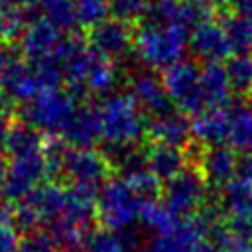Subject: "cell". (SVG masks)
Here are the masks:
<instances>
[{
	"label": "cell",
	"instance_id": "cell-1",
	"mask_svg": "<svg viewBox=\"0 0 252 252\" xmlns=\"http://www.w3.org/2000/svg\"><path fill=\"white\" fill-rule=\"evenodd\" d=\"M189 49V32L177 26H156L140 24L134 32V57L154 69H169L175 63L183 61L185 51Z\"/></svg>",
	"mask_w": 252,
	"mask_h": 252
},
{
	"label": "cell",
	"instance_id": "cell-2",
	"mask_svg": "<svg viewBox=\"0 0 252 252\" xmlns=\"http://www.w3.org/2000/svg\"><path fill=\"white\" fill-rule=\"evenodd\" d=\"M65 83L69 93L75 94H98L108 96L118 83L116 63L96 53L91 45L81 47L65 65H63Z\"/></svg>",
	"mask_w": 252,
	"mask_h": 252
},
{
	"label": "cell",
	"instance_id": "cell-3",
	"mask_svg": "<svg viewBox=\"0 0 252 252\" xmlns=\"http://www.w3.org/2000/svg\"><path fill=\"white\" fill-rule=\"evenodd\" d=\"M102 140L106 146H134L146 134L144 112L130 93H110L98 104Z\"/></svg>",
	"mask_w": 252,
	"mask_h": 252
},
{
	"label": "cell",
	"instance_id": "cell-4",
	"mask_svg": "<svg viewBox=\"0 0 252 252\" xmlns=\"http://www.w3.org/2000/svg\"><path fill=\"white\" fill-rule=\"evenodd\" d=\"M142 199L132 189V185L120 175L110 177L98 191L96 199V220L106 230L126 232L138 222V213L142 207Z\"/></svg>",
	"mask_w": 252,
	"mask_h": 252
},
{
	"label": "cell",
	"instance_id": "cell-5",
	"mask_svg": "<svg viewBox=\"0 0 252 252\" xmlns=\"http://www.w3.org/2000/svg\"><path fill=\"white\" fill-rule=\"evenodd\" d=\"M77 100L71 93L55 89L43 91L20 108L22 120L39 130L41 134L59 136L67 126L69 118L77 110Z\"/></svg>",
	"mask_w": 252,
	"mask_h": 252
},
{
	"label": "cell",
	"instance_id": "cell-6",
	"mask_svg": "<svg viewBox=\"0 0 252 252\" xmlns=\"http://www.w3.org/2000/svg\"><path fill=\"white\" fill-rule=\"evenodd\" d=\"M112 167L102 152L93 150H75L65 148L57 163L55 175H61L69 187H85L100 191V187L110 179Z\"/></svg>",
	"mask_w": 252,
	"mask_h": 252
},
{
	"label": "cell",
	"instance_id": "cell-7",
	"mask_svg": "<svg viewBox=\"0 0 252 252\" xmlns=\"http://www.w3.org/2000/svg\"><path fill=\"white\" fill-rule=\"evenodd\" d=\"M207 191H209V185L201 175L199 167L187 165L173 179L163 183L159 199L171 211L173 217L187 219L197 215L201 207L207 203Z\"/></svg>",
	"mask_w": 252,
	"mask_h": 252
},
{
	"label": "cell",
	"instance_id": "cell-8",
	"mask_svg": "<svg viewBox=\"0 0 252 252\" xmlns=\"http://www.w3.org/2000/svg\"><path fill=\"white\" fill-rule=\"evenodd\" d=\"M163 87L171 104L183 114H201L207 104L201 89V69L193 61H179L163 71Z\"/></svg>",
	"mask_w": 252,
	"mask_h": 252
},
{
	"label": "cell",
	"instance_id": "cell-9",
	"mask_svg": "<svg viewBox=\"0 0 252 252\" xmlns=\"http://www.w3.org/2000/svg\"><path fill=\"white\" fill-rule=\"evenodd\" d=\"M47 175H49V165L43 150L24 154V156H14L10 159L8 175L0 193L8 203L16 205L28 199L37 187H41V181Z\"/></svg>",
	"mask_w": 252,
	"mask_h": 252
},
{
	"label": "cell",
	"instance_id": "cell-10",
	"mask_svg": "<svg viewBox=\"0 0 252 252\" xmlns=\"http://www.w3.org/2000/svg\"><path fill=\"white\" fill-rule=\"evenodd\" d=\"M39 93L41 87L33 65L22 61L14 51L4 49V63L0 73V106L2 102L24 106Z\"/></svg>",
	"mask_w": 252,
	"mask_h": 252
},
{
	"label": "cell",
	"instance_id": "cell-11",
	"mask_svg": "<svg viewBox=\"0 0 252 252\" xmlns=\"http://www.w3.org/2000/svg\"><path fill=\"white\" fill-rule=\"evenodd\" d=\"M89 43L96 53L118 65L128 59V55H134V30L122 20L108 18L91 28Z\"/></svg>",
	"mask_w": 252,
	"mask_h": 252
},
{
	"label": "cell",
	"instance_id": "cell-12",
	"mask_svg": "<svg viewBox=\"0 0 252 252\" xmlns=\"http://www.w3.org/2000/svg\"><path fill=\"white\" fill-rule=\"evenodd\" d=\"M63 37H65V33L59 32L55 26H51L47 20L35 18L22 32V35L18 39V47L28 63L55 61Z\"/></svg>",
	"mask_w": 252,
	"mask_h": 252
},
{
	"label": "cell",
	"instance_id": "cell-13",
	"mask_svg": "<svg viewBox=\"0 0 252 252\" xmlns=\"http://www.w3.org/2000/svg\"><path fill=\"white\" fill-rule=\"evenodd\" d=\"M128 93L136 100L140 110L150 114L152 118L173 110V104L165 93L163 81L150 69L130 75V91Z\"/></svg>",
	"mask_w": 252,
	"mask_h": 252
},
{
	"label": "cell",
	"instance_id": "cell-14",
	"mask_svg": "<svg viewBox=\"0 0 252 252\" xmlns=\"http://www.w3.org/2000/svg\"><path fill=\"white\" fill-rule=\"evenodd\" d=\"M61 142L75 150H93L98 140H102V124L98 106L79 104L73 116L69 118L67 126L59 134Z\"/></svg>",
	"mask_w": 252,
	"mask_h": 252
},
{
	"label": "cell",
	"instance_id": "cell-15",
	"mask_svg": "<svg viewBox=\"0 0 252 252\" xmlns=\"http://www.w3.org/2000/svg\"><path fill=\"white\" fill-rule=\"evenodd\" d=\"M146 136L154 144L171 146L177 150H189V144L193 142V126L187 114L179 110H171L167 114L150 118L146 126Z\"/></svg>",
	"mask_w": 252,
	"mask_h": 252
},
{
	"label": "cell",
	"instance_id": "cell-16",
	"mask_svg": "<svg viewBox=\"0 0 252 252\" xmlns=\"http://www.w3.org/2000/svg\"><path fill=\"white\" fill-rule=\"evenodd\" d=\"M189 51L191 55L205 63H222L230 55V47L222 30V24L213 20L197 26L189 33Z\"/></svg>",
	"mask_w": 252,
	"mask_h": 252
},
{
	"label": "cell",
	"instance_id": "cell-17",
	"mask_svg": "<svg viewBox=\"0 0 252 252\" xmlns=\"http://www.w3.org/2000/svg\"><path fill=\"white\" fill-rule=\"evenodd\" d=\"M236 154L232 148H201L199 150V171L207 185L213 189H222L236 179Z\"/></svg>",
	"mask_w": 252,
	"mask_h": 252
},
{
	"label": "cell",
	"instance_id": "cell-18",
	"mask_svg": "<svg viewBox=\"0 0 252 252\" xmlns=\"http://www.w3.org/2000/svg\"><path fill=\"white\" fill-rule=\"evenodd\" d=\"M193 142L201 148H217L228 142L230 112L228 108H205L191 120Z\"/></svg>",
	"mask_w": 252,
	"mask_h": 252
},
{
	"label": "cell",
	"instance_id": "cell-19",
	"mask_svg": "<svg viewBox=\"0 0 252 252\" xmlns=\"http://www.w3.org/2000/svg\"><path fill=\"white\" fill-rule=\"evenodd\" d=\"M201 89L207 108H228L232 104V87L224 63H205L201 67Z\"/></svg>",
	"mask_w": 252,
	"mask_h": 252
},
{
	"label": "cell",
	"instance_id": "cell-20",
	"mask_svg": "<svg viewBox=\"0 0 252 252\" xmlns=\"http://www.w3.org/2000/svg\"><path fill=\"white\" fill-rule=\"evenodd\" d=\"M217 205L228 220H252V183L230 181L220 189Z\"/></svg>",
	"mask_w": 252,
	"mask_h": 252
},
{
	"label": "cell",
	"instance_id": "cell-21",
	"mask_svg": "<svg viewBox=\"0 0 252 252\" xmlns=\"http://www.w3.org/2000/svg\"><path fill=\"white\" fill-rule=\"evenodd\" d=\"M146 163H148V171L159 183H167L179 171H183L187 167L183 150H177L171 146H161V144H152L146 150Z\"/></svg>",
	"mask_w": 252,
	"mask_h": 252
},
{
	"label": "cell",
	"instance_id": "cell-22",
	"mask_svg": "<svg viewBox=\"0 0 252 252\" xmlns=\"http://www.w3.org/2000/svg\"><path fill=\"white\" fill-rule=\"evenodd\" d=\"M67 197H69V187H65L57 181H49V183H43L41 187H37L30 195V201L37 209L41 220L53 224L63 215V211L67 207Z\"/></svg>",
	"mask_w": 252,
	"mask_h": 252
},
{
	"label": "cell",
	"instance_id": "cell-23",
	"mask_svg": "<svg viewBox=\"0 0 252 252\" xmlns=\"http://www.w3.org/2000/svg\"><path fill=\"white\" fill-rule=\"evenodd\" d=\"M45 146L43 136L39 130H35L33 126H30L24 120L12 122L8 136H6V152L14 158V156H24V154H32V152H41Z\"/></svg>",
	"mask_w": 252,
	"mask_h": 252
},
{
	"label": "cell",
	"instance_id": "cell-24",
	"mask_svg": "<svg viewBox=\"0 0 252 252\" xmlns=\"http://www.w3.org/2000/svg\"><path fill=\"white\" fill-rule=\"evenodd\" d=\"M177 217L171 215V211L163 205L161 199H150L144 201L138 213V222L142 224L144 230L154 232L156 236L167 234L175 224H177Z\"/></svg>",
	"mask_w": 252,
	"mask_h": 252
},
{
	"label": "cell",
	"instance_id": "cell-25",
	"mask_svg": "<svg viewBox=\"0 0 252 252\" xmlns=\"http://www.w3.org/2000/svg\"><path fill=\"white\" fill-rule=\"evenodd\" d=\"M222 30L234 55H250L252 53V18L230 14L222 20Z\"/></svg>",
	"mask_w": 252,
	"mask_h": 252
},
{
	"label": "cell",
	"instance_id": "cell-26",
	"mask_svg": "<svg viewBox=\"0 0 252 252\" xmlns=\"http://www.w3.org/2000/svg\"><path fill=\"white\" fill-rule=\"evenodd\" d=\"M37 8L41 18L63 33H73V30L79 26L73 0H39Z\"/></svg>",
	"mask_w": 252,
	"mask_h": 252
},
{
	"label": "cell",
	"instance_id": "cell-27",
	"mask_svg": "<svg viewBox=\"0 0 252 252\" xmlns=\"http://www.w3.org/2000/svg\"><path fill=\"white\" fill-rule=\"evenodd\" d=\"M230 112V128H228V144L238 154H252V114L246 108L228 110Z\"/></svg>",
	"mask_w": 252,
	"mask_h": 252
},
{
	"label": "cell",
	"instance_id": "cell-28",
	"mask_svg": "<svg viewBox=\"0 0 252 252\" xmlns=\"http://www.w3.org/2000/svg\"><path fill=\"white\" fill-rule=\"evenodd\" d=\"M26 8L16 6L8 0H0V39L18 41L26 26L30 24Z\"/></svg>",
	"mask_w": 252,
	"mask_h": 252
},
{
	"label": "cell",
	"instance_id": "cell-29",
	"mask_svg": "<svg viewBox=\"0 0 252 252\" xmlns=\"http://www.w3.org/2000/svg\"><path fill=\"white\" fill-rule=\"evenodd\" d=\"M224 67L232 91L236 93L252 91V55H232L224 63Z\"/></svg>",
	"mask_w": 252,
	"mask_h": 252
},
{
	"label": "cell",
	"instance_id": "cell-30",
	"mask_svg": "<svg viewBox=\"0 0 252 252\" xmlns=\"http://www.w3.org/2000/svg\"><path fill=\"white\" fill-rule=\"evenodd\" d=\"M79 26L94 28L100 22L108 20L110 14V0H73Z\"/></svg>",
	"mask_w": 252,
	"mask_h": 252
},
{
	"label": "cell",
	"instance_id": "cell-31",
	"mask_svg": "<svg viewBox=\"0 0 252 252\" xmlns=\"http://www.w3.org/2000/svg\"><path fill=\"white\" fill-rule=\"evenodd\" d=\"M83 252H128V250H126L120 234L100 228V230H93Z\"/></svg>",
	"mask_w": 252,
	"mask_h": 252
},
{
	"label": "cell",
	"instance_id": "cell-32",
	"mask_svg": "<svg viewBox=\"0 0 252 252\" xmlns=\"http://www.w3.org/2000/svg\"><path fill=\"white\" fill-rule=\"evenodd\" d=\"M148 4L150 0H110V14L116 20L132 24L146 16Z\"/></svg>",
	"mask_w": 252,
	"mask_h": 252
},
{
	"label": "cell",
	"instance_id": "cell-33",
	"mask_svg": "<svg viewBox=\"0 0 252 252\" xmlns=\"http://www.w3.org/2000/svg\"><path fill=\"white\" fill-rule=\"evenodd\" d=\"M16 252H61V250H59L57 242L53 240L51 232L35 230V232L20 236Z\"/></svg>",
	"mask_w": 252,
	"mask_h": 252
},
{
	"label": "cell",
	"instance_id": "cell-34",
	"mask_svg": "<svg viewBox=\"0 0 252 252\" xmlns=\"http://www.w3.org/2000/svg\"><path fill=\"white\" fill-rule=\"evenodd\" d=\"M8 215H10V207L6 213H0V252H16L20 242V234L12 226Z\"/></svg>",
	"mask_w": 252,
	"mask_h": 252
},
{
	"label": "cell",
	"instance_id": "cell-35",
	"mask_svg": "<svg viewBox=\"0 0 252 252\" xmlns=\"http://www.w3.org/2000/svg\"><path fill=\"white\" fill-rule=\"evenodd\" d=\"M236 179L252 183V154H240L236 158Z\"/></svg>",
	"mask_w": 252,
	"mask_h": 252
},
{
	"label": "cell",
	"instance_id": "cell-36",
	"mask_svg": "<svg viewBox=\"0 0 252 252\" xmlns=\"http://www.w3.org/2000/svg\"><path fill=\"white\" fill-rule=\"evenodd\" d=\"M228 6H230V14L252 18V0H230Z\"/></svg>",
	"mask_w": 252,
	"mask_h": 252
},
{
	"label": "cell",
	"instance_id": "cell-37",
	"mask_svg": "<svg viewBox=\"0 0 252 252\" xmlns=\"http://www.w3.org/2000/svg\"><path fill=\"white\" fill-rule=\"evenodd\" d=\"M10 116H8V112L0 106V148L6 144V136H8V130H10Z\"/></svg>",
	"mask_w": 252,
	"mask_h": 252
},
{
	"label": "cell",
	"instance_id": "cell-38",
	"mask_svg": "<svg viewBox=\"0 0 252 252\" xmlns=\"http://www.w3.org/2000/svg\"><path fill=\"white\" fill-rule=\"evenodd\" d=\"M187 252H220L209 238H205V240H201V242H197V244H193Z\"/></svg>",
	"mask_w": 252,
	"mask_h": 252
},
{
	"label": "cell",
	"instance_id": "cell-39",
	"mask_svg": "<svg viewBox=\"0 0 252 252\" xmlns=\"http://www.w3.org/2000/svg\"><path fill=\"white\" fill-rule=\"evenodd\" d=\"M8 165H10V161H8L6 154L0 150V191H2L4 181H6V175H8Z\"/></svg>",
	"mask_w": 252,
	"mask_h": 252
},
{
	"label": "cell",
	"instance_id": "cell-40",
	"mask_svg": "<svg viewBox=\"0 0 252 252\" xmlns=\"http://www.w3.org/2000/svg\"><path fill=\"white\" fill-rule=\"evenodd\" d=\"M201 4H205L207 8H220V6H224V4H228L230 0H199Z\"/></svg>",
	"mask_w": 252,
	"mask_h": 252
},
{
	"label": "cell",
	"instance_id": "cell-41",
	"mask_svg": "<svg viewBox=\"0 0 252 252\" xmlns=\"http://www.w3.org/2000/svg\"><path fill=\"white\" fill-rule=\"evenodd\" d=\"M8 2H12V4H16V6H22V8H26V10L39 4V0H8Z\"/></svg>",
	"mask_w": 252,
	"mask_h": 252
},
{
	"label": "cell",
	"instance_id": "cell-42",
	"mask_svg": "<svg viewBox=\"0 0 252 252\" xmlns=\"http://www.w3.org/2000/svg\"><path fill=\"white\" fill-rule=\"evenodd\" d=\"M246 110L252 114V91L248 93V98H246Z\"/></svg>",
	"mask_w": 252,
	"mask_h": 252
},
{
	"label": "cell",
	"instance_id": "cell-43",
	"mask_svg": "<svg viewBox=\"0 0 252 252\" xmlns=\"http://www.w3.org/2000/svg\"><path fill=\"white\" fill-rule=\"evenodd\" d=\"M2 63H4V49H0V73H2Z\"/></svg>",
	"mask_w": 252,
	"mask_h": 252
},
{
	"label": "cell",
	"instance_id": "cell-44",
	"mask_svg": "<svg viewBox=\"0 0 252 252\" xmlns=\"http://www.w3.org/2000/svg\"><path fill=\"white\" fill-rule=\"evenodd\" d=\"M250 248H252V240H250Z\"/></svg>",
	"mask_w": 252,
	"mask_h": 252
}]
</instances>
